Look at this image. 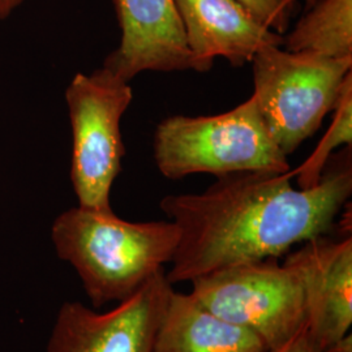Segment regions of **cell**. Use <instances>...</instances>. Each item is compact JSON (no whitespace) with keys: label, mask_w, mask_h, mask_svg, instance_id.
<instances>
[{"label":"cell","mask_w":352,"mask_h":352,"mask_svg":"<svg viewBox=\"0 0 352 352\" xmlns=\"http://www.w3.org/2000/svg\"><path fill=\"white\" fill-rule=\"evenodd\" d=\"M24 0H0V20L7 19Z\"/></svg>","instance_id":"obj_17"},{"label":"cell","mask_w":352,"mask_h":352,"mask_svg":"<svg viewBox=\"0 0 352 352\" xmlns=\"http://www.w3.org/2000/svg\"><path fill=\"white\" fill-rule=\"evenodd\" d=\"M190 52V69L208 72L215 58L231 65L251 63L267 46H282L283 36L264 25L236 0H174Z\"/></svg>","instance_id":"obj_10"},{"label":"cell","mask_w":352,"mask_h":352,"mask_svg":"<svg viewBox=\"0 0 352 352\" xmlns=\"http://www.w3.org/2000/svg\"><path fill=\"white\" fill-rule=\"evenodd\" d=\"M285 263L302 279L307 333L322 351L350 333L352 325L351 235L340 240L325 235L307 240Z\"/></svg>","instance_id":"obj_8"},{"label":"cell","mask_w":352,"mask_h":352,"mask_svg":"<svg viewBox=\"0 0 352 352\" xmlns=\"http://www.w3.org/2000/svg\"><path fill=\"white\" fill-rule=\"evenodd\" d=\"M334 118L315 151L304 164L292 173L296 176L299 188H312L318 184L327 168L331 154L340 145L351 146L352 141V72L349 74L342 88L338 100L333 109Z\"/></svg>","instance_id":"obj_13"},{"label":"cell","mask_w":352,"mask_h":352,"mask_svg":"<svg viewBox=\"0 0 352 352\" xmlns=\"http://www.w3.org/2000/svg\"><path fill=\"white\" fill-rule=\"evenodd\" d=\"M171 291L162 270L107 312L80 302H63L46 352H151Z\"/></svg>","instance_id":"obj_7"},{"label":"cell","mask_w":352,"mask_h":352,"mask_svg":"<svg viewBox=\"0 0 352 352\" xmlns=\"http://www.w3.org/2000/svg\"><path fill=\"white\" fill-rule=\"evenodd\" d=\"M351 148L327 164L318 184L294 188L292 173L219 176L201 193L168 195L160 208L179 228L171 285L232 265L277 258L327 235L352 193Z\"/></svg>","instance_id":"obj_1"},{"label":"cell","mask_w":352,"mask_h":352,"mask_svg":"<svg viewBox=\"0 0 352 352\" xmlns=\"http://www.w3.org/2000/svg\"><path fill=\"white\" fill-rule=\"evenodd\" d=\"M247 7L264 25L283 34L289 28L292 10L285 0H236Z\"/></svg>","instance_id":"obj_14"},{"label":"cell","mask_w":352,"mask_h":352,"mask_svg":"<svg viewBox=\"0 0 352 352\" xmlns=\"http://www.w3.org/2000/svg\"><path fill=\"white\" fill-rule=\"evenodd\" d=\"M122 30L120 45L104 60L113 74L131 81L142 72L190 69V52L174 0H113Z\"/></svg>","instance_id":"obj_9"},{"label":"cell","mask_w":352,"mask_h":352,"mask_svg":"<svg viewBox=\"0 0 352 352\" xmlns=\"http://www.w3.org/2000/svg\"><path fill=\"white\" fill-rule=\"evenodd\" d=\"M286 1V4L289 6L291 10H294V4H295V0H285Z\"/></svg>","instance_id":"obj_19"},{"label":"cell","mask_w":352,"mask_h":352,"mask_svg":"<svg viewBox=\"0 0 352 352\" xmlns=\"http://www.w3.org/2000/svg\"><path fill=\"white\" fill-rule=\"evenodd\" d=\"M283 36L285 50L352 58V0H317Z\"/></svg>","instance_id":"obj_12"},{"label":"cell","mask_w":352,"mask_h":352,"mask_svg":"<svg viewBox=\"0 0 352 352\" xmlns=\"http://www.w3.org/2000/svg\"><path fill=\"white\" fill-rule=\"evenodd\" d=\"M253 97L272 138L292 154L333 111L352 58L330 59L267 46L252 59Z\"/></svg>","instance_id":"obj_4"},{"label":"cell","mask_w":352,"mask_h":352,"mask_svg":"<svg viewBox=\"0 0 352 352\" xmlns=\"http://www.w3.org/2000/svg\"><path fill=\"white\" fill-rule=\"evenodd\" d=\"M72 126L71 180L78 206L113 212L110 192L126 148L120 120L133 100L128 81L102 67L77 74L65 90Z\"/></svg>","instance_id":"obj_6"},{"label":"cell","mask_w":352,"mask_h":352,"mask_svg":"<svg viewBox=\"0 0 352 352\" xmlns=\"http://www.w3.org/2000/svg\"><path fill=\"white\" fill-rule=\"evenodd\" d=\"M189 292L214 315L247 327L270 351L280 350L307 331L302 279L276 258L232 265L196 278Z\"/></svg>","instance_id":"obj_5"},{"label":"cell","mask_w":352,"mask_h":352,"mask_svg":"<svg viewBox=\"0 0 352 352\" xmlns=\"http://www.w3.org/2000/svg\"><path fill=\"white\" fill-rule=\"evenodd\" d=\"M321 352H352V334L347 333L340 340L327 344Z\"/></svg>","instance_id":"obj_16"},{"label":"cell","mask_w":352,"mask_h":352,"mask_svg":"<svg viewBox=\"0 0 352 352\" xmlns=\"http://www.w3.org/2000/svg\"><path fill=\"white\" fill-rule=\"evenodd\" d=\"M154 160L167 179L289 173L287 155L272 138L253 96L227 113L166 118L154 135Z\"/></svg>","instance_id":"obj_3"},{"label":"cell","mask_w":352,"mask_h":352,"mask_svg":"<svg viewBox=\"0 0 352 352\" xmlns=\"http://www.w3.org/2000/svg\"><path fill=\"white\" fill-rule=\"evenodd\" d=\"M269 352H321L316 349L315 344L312 343V340H309L308 333H302V336H299L294 342H291L286 347L276 350V351Z\"/></svg>","instance_id":"obj_15"},{"label":"cell","mask_w":352,"mask_h":352,"mask_svg":"<svg viewBox=\"0 0 352 352\" xmlns=\"http://www.w3.org/2000/svg\"><path fill=\"white\" fill-rule=\"evenodd\" d=\"M173 221L129 222L113 212L80 206L56 217L51 240L74 266L94 309L123 302L171 264L179 243Z\"/></svg>","instance_id":"obj_2"},{"label":"cell","mask_w":352,"mask_h":352,"mask_svg":"<svg viewBox=\"0 0 352 352\" xmlns=\"http://www.w3.org/2000/svg\"><path fill=\"white\" fill-rule=\"evenodd\" d=\"M247 327L214 315L190 294L170 292L151 352H269Z\"/></svg>","instance_id":"obj_11"},{"label":"cell","mask_w":352,"mask_h":352,"mask_svg":"<svg viewBox=\"0 0 352 352\" xmlns=\"http://www.w3.org/2000/svg\"><path fill=\"white\" fill-rule=\"evenodd\" d=\"M296 1H299V0H295V3ZM302 1L304 3V6H305V10H308V8H311L315 4L317 0H302Z\"/></svg>","instance_id":"obj_18"}]
</instances>
